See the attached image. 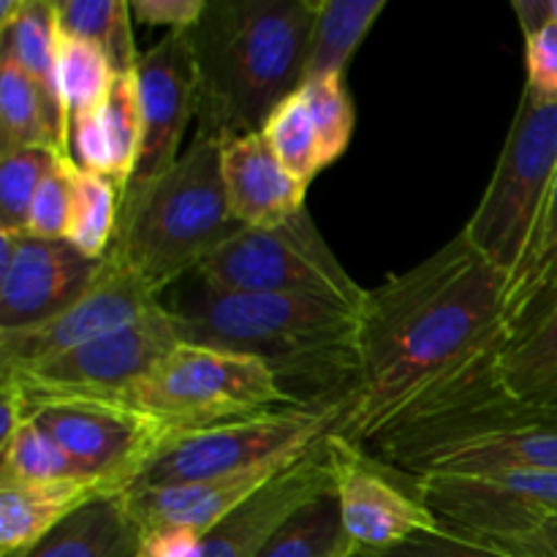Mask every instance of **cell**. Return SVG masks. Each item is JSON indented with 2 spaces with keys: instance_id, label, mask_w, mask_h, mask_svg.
<instances>
[{
  "instance_id": "1",
  "label": "cell",
  "mask_w": 557,
  "mask_h": 557,
  "mask_svg": "<svg viewBox=\"0 0 557 557\" xmlns=\"http://www.w3.org/2000/svg\"><path fill=\"white\" fill-rule=\"evenodd\" d=\"M511 281L462 234L368 292L359 308L357 379L337 435L362 446L495 384L517 337Z\"/></svg>"
},
{
  "instance_id": "2",
  "label": "cell",
  "mask_w": 557,
  "mask_h": 557,
  "mask_svg": "<svg viewBox=\"0 0 557 557\" xmlns=\"http://www.w3.org/2000/svg\"><path fill=\"white\" fill-rule=\"evenodd\" d=\"M163 308L183 343L264 359L281 381L315 384L324 397L346 395L357 379L359 308L294 294L226 292L196 272L169 288Z\"/></svg>"
},
{
  "instance_id": "3",
  "label": "cell",
  "mask_w": 557,
  "mask_h": 557,
  "mask_svg": "<svg viewBox=\"0 0 557 557\" xmlns=\"http://www.w3.org/2000/svg\"><path fill=\"white\" fill-rule=\"evenodd\" d=\"M315 0H207L190 27L199 74V134H259L305 82Z\"/></svg>"
},
{
  "instance_id": "4",
  "label": "cell",
  "mask_w": 557,
  "mask_h": 557,
  "mask_svg": "<svg viewBox=\"0 0 557 557\" xmlns=\"http://www.w3.org/2000/svg\"><path fill=\"white\" fill-rule=\"evenodd\" d=\"M243 228L223 185L221 139L196 134L169 172L125 196L109 256L161 297Z\"/></svg>"
},
{
  "instance_id": "5",
  "label": "cell",
  "mask_w": 557,
  "mask_h": 557,
  "mask_svg": "<svg viewBox=\"0 0 557 557\" xmlns=\"http://www.w3.org/2000/svg\"><path fill=\"white\" fill-rule=\"evenodd\" d=\"M373 449L413 476L557 473V408L517 403L490 384L386 435Z\"/></svg>"
},
{
  "instance_id": "6",
  "label": "cell",
  "mask_w": 557,
  "mask_h": 557,
  "mask_svg": "<svg viewBox=\"0 0 557 557\" xmlns=\"http://www.w3.org/2000/svg\"><path fill=\"white\" fill-rule=\"evenodd\" d=\"M555 172L557 103L522 90L493 177L460 232L511 283L536 243Z\"/></svg>"
},
{
  "instance_id": "7",
  "label": "cell",
  "mask_w": 557,
  "mask_h": 557,
  "mask_svg": "<svg viewBox=\"0 0 557 557\" xmlns=\"http://www.w3.org/2000/svg\"><path fill=\"white\" fill-rule=\"evenodd\" d=\"M120 403L185 435L305 400L283 386L264 359L180 343Z\"/></svg>"
},
{
  "instance_id": "8",
  "label": "cell",
  "mask_w": 557,
  "mask_h": 557,
  "mask_svg": "<svg viewBox=\"0 0 557 557\" xmlns=\"http://www.w3.org/2000/svg\"><path fill=\"white\" fill-rule=\"evenodd\" d=\"M346 413L348 392L194 430L180 435L134 487L207 482L294 462L337 433Z\"/></svg>"
},
{
  "instance_id": "9",
  "label": "cell",
  "mask_w": 557,
  "mask_h": 557,
  "mask_svg": "<svg viewBox=\"0 0 557 557\" xmlns=\"http://www.w3.org/2000/svg\"><path fill=\"white\" fill-rule=\"evenodd\" d=\"M194 272L226 292L335 299L348 308H362L368 297V288L348 275L321 237L308 207L281 226L243 228L212 250Z\"/></svg>"
},
{
  "instance_id": "10",
  "label": "cell",
  "mask_w": 557,
  "mask_h": 557,
  "mask_svg": "<svg viewBox=\"0 0 557 557\" xmlns=\"http://www.w3.org/2000/svg\"><path fill=\"white\" fill-rule=\"evenodd\" d=\"M180 343L177 326L161 302L145 319L112 335L85 343L49 362L0 373V384L14 386L30 408L69 400L120 403L131 386L145 379Z\"/></svg>"
},
{
  "instance_id": "11",
  "label": "cell",
  "mask_w": 557,
  "mask_h": 557,
  "mask_svg": "<svg viewBox=\"0 0 557 557\" xmlns=\"http://www.w3.org/2000/svg\"><path fill=\"white\" fill-rule=\"evenodd\" d=\"M326 462L343 531L357 557L389 553L444 528L424 500L419 476L370 455L368 446L332 433L326 438Z\"/></svg>"
},
{
  "instance_id": "12",
  "label": "cell",
  "mask_w": 557,
  "mask_h": 557,
  "mask_svg": "<svg viewBox=\"0 0 557 557\" xmlns=\"http://www.w3.org/2000/svg\"><path fill=\"white\" fill-rule=\"evenodd\" d=\"M30 417L63 446L82 473L107 493L125 495L180 438L123 403H44Z\"/></svg>"
},
{
  "instance_id": "13",
  "label": "cell",
  "mask_w": 557,
  "mask_h": 557,
  "mask_svg": "<svg viewBox=\"0 0 557 557\" xmlns=\"http://www.w3.org/2000/svg\"><path fill=\"white\" fill-rule=\"evenodd\" d=\"M158 305V294H152L114 256H107L85 294L69 308L27 330L0 332V373L49 362L85 343L112 335L145 319Z\"/></svg>"
},
{
  "instance_id": "14",
  "label": "cell",
  "mask_w": 557,
  "mask_h": 557,
  "mask_svg": "<svg viewBox=\"0 0 557 557\" xmlns=\"http://www.w3.org/2000/svg\"><path fill=\"white\" fill-rule=\"evenodd\" d=\"M136 90L145 136L139 169L125 196L141 190L177 163L185 128L199 112V74L188 30L166 33L141 54L136 65Z\"/></svg>"
},
{
  "instance_id": "15",
  "label": "cell",
  "mask_w": 557,
  "mask_h": 557,
  "mask_svg": "<svg viewBox=\"0 0 557 557\" xmlns=\"http://www.w3.org/2000/svg\"><path fill=\"white\" fill-rule=\"evenodd\" d=\"M101 261L82 256L69 239L0 232V332L36 326L85 294Z\"/></svg>"
},
{
  "instance_id": "16",
  "label": "cell",
  "mask_w": 557,
  "mask_h": 557,
  "mask_svg": "<svg viewBox=\"0 0 557 557\" xmlns=\"http://www.w3.org/2000/svg\"><path fill=\"white\" fill-rule=\"evenodd\" d=\"M330 438V435H326ZM326 438L201 539V557H259L292 515L332 490Z\"/></svg>"
},
{
  "instance_id": "17",
  "label": "cell",
  "mask_w": 557,
  "mask_h": 557,
  "mask_svg": "<svg viewBox=\"0 0 557 557\" xmlns=\"http://www.w3.org/2000/svg\"><path fill=\"white\" fill-rule=\"evenodd\" d=\"M294 462L256 468V471L237 473V476L207 479V482L131 487L125 493V504H128L141 533L188 531L196 536H207L212 528L221 525L228 515L248 504L259 490H264L272 479L281 476Z\"/></svg>"
},
{
  "instance_id": "18",
  "label": "cell",
  "mask_w": 557,
  "mask_h": 557,
  "mask_svg": "<svg viewBox=\"0 0 557 557\" xmlns=\"http://www.w3.org/2000/svg\"><path fill=\"white\" fill-rule=\"evenodd\" d=\"M221 163L228 207L245 228L281 226L308 207V185L288 172L261 131L221 141Z\"/></svg>"
},
{
  "instance_id": "19",
  "label": "cell",
  "mask_w": 557,
  "mask_h": 557,
  "mask_svg": "<svg viewBox=\"0 0 557 557\" xmlns=\"http://www.w3.org/2000/svg\"><path fill=\"white\" fill-rule=\"evenodd\" d=\"M141 109L136 74L117 76L109 96L69 131V156L85 172L107 177L125 196L141 158Z\"/></svg>"
},
{
  "instance_id": "20",
  "label": "cell",
  "mask_w": 557,
  "mask_h": 557,
  "mask_svg": "<svg viewBox=\"0 0 557 557\" xmlns=\"http://www.w3.org/2000/svg\"><path fill=\"white\" fill-rule=\"evenodd\" d=\"M141 544L125 495H107L82 506L20 557H141Z\"/></svg>"
},
{
  "instance_id": "21",
  "label": "cell",
  "mask_w": 557,
  "mask_h": 557,
  "mask_svg": "<svg viewBox=\"0 0 557 557\" xmlns=\"http://www.w3.org/2000/svg\"><path fill=\"white\" fill-rule=\"evenodd\" d=\"M495 384L517 403L557 408V292L517 332L500 357Z\"/></svg>"
},
{
  "instance_id": "22",
  "label": "cell",
  "mask_w": 557,
  "mask_h": 557,
  "mask_svg": "<svg viewBox=\"0 0 557 557\" xmlns=\"http://www.w3.org/2000/svg\"><path fill=\"white\" fill-rule=\"evenodd\" d=\"M101 487H20L0 484V557H20L82 506L107 498Z\"/></svg>"
},
{
  "instance_id": "23",
  "label": "cell",
  "mask_w": 557,
  "mask_h": 557,
  "mask_svg": "<svg viewBox=\"0 0 557 557\" xmlns=\"http://www.w3.org/2000/svg\"><path fill=\"white\" fill-rule=\"evenodd\" d=\"M0 36H3V52L0 54L14 60L30 76V82L41 92L44 107H47L65 150H69V120H65L58 90L60 27L54 0H27L25 14Z\"/></svg>"
},
{
  "instance_id": "24",
  "label": "cell",
  "mask_w": 557,
  "mask_h": 557,
  "mask_svg": "<svg viewBox=\"0 0 557 557\" xmlns=\"http://www.w3.org/2000/svg\"><path fill=\"white\" fill-rule=\"evenodd\" d=\"M386 9V0H315L305 82L346 76L359 44Z\"/></svg>"
},
{
  "instance_id": "25",
  "label": "cell",
  "mask_w": 557,
  "mask_h": 557,
  "mask_svg": "<svg viewBox=\"0 0 557 557\" xmlns=\"http://www.w3.org/2000/svg\"><path fill=\"white\" fill-rule=\"evenodd\" d=\"M0 484H20V487H79V484H92V487H101L76 468V462L65 455L63 446L33 417H27V422L16 430L9 444L0 446Z\"/></svg>"
},
{
  "instance_id": "26",
  "label": "cell",
  "mask_w": 557,
  "mask_h": 557,
  "mask_svg": "<svg viewBox=\"0 0 557 557\" xmlns=\"http://www.w3.org/2000/svg\"><path fill=\"white\" fill-rule=\"evenodd\" d=\"M58 27L63 36L82 38L101 49L117 76L136 74L134 14L125 0H54Z\"/></svg>"
},
{
  "instance_id": "27",
  "label": "cell",
  "mask_w": 557,
  "mask_h": 557,
  "mask_svg": "<svg viewBox=\"0 0 557 557\" xmlns=\"http://www.w3.org/2000/svg\"><path fill=\"white\" fill-rule=\"evenodd\" d=\"M27 147H54L69 156L38 87L14 60L0 54V156Z\"/></svg>"
},
{
  "instance_id": "28",
  "label": "cell",
  "mask_w": 557,
  "mask_h": 557,
  "mask_svg": "<svg viewBox=\"0 0 557 557\" xmlns=\"http://www.w3.org/2000/svg\"><path fill=\"white\" fill-rule=\"evenodd\" d=\"M123 194L107 177L85 172L74 163V207H71L69 239L82 256L103 261L117 237Z\"/></svg>"
},
{
  "instance_id": "29",
  "label": "cell",
  "mask_w": 557,
  "mask_h": 557,
  "mask_svg": "<svg viewBox=\"0 0 557 557\" xmlns=\"http://www.w3.org/2000/svg\"><path fill=\"white\" fill-rule=\"evenodd\" d=\"M259 557H357L343 531L335 493H324L292 515Z\"/></svg>"
},
{
  "instance_id": "30",
  "label": "cell",
  "mask_w": 557,
  "mask_h": 557,
  "mask_svg": "<svg viewBox=\"0 0 557 557\" xmlns=\"http://www.w3.org/2000/svg\"><path fill=\"white\" fill-rule=\"evenodd\" d=\"M114 79L117 74L112 71V63L96 44L60 33L58 90L69 131L74 120L90 114L109 96Z\"/></svg>"
},
{
  "instance_id": "31",
  "label": "cell",
  "mask_w": 557,
  "mask_h": 557,
  "mask_svg": "<svg viewBox=\"0 0 557 557\" xmlns=\"http://www.w3.org/2000/svg\"><path fill=\"white\" fill-rule=\"evenodd\" d=\"M557 292V172L549 190L547 207H544L542 226H539L536 243L525 267L511 283L509 292V319L520 332L549 297Z\"/></svg>"
},
{
  "instance_id": "32",
  "label": "cell",
  "mask_w": 557,
  "mask_h": 557,
  "mask_svg": "<svg viewBox=\"0 0 557 557\" xmlns=\"http://www.w3.org/2000/svg\"><path fill=\"white\" fill-rule=\"evenodd\" d=\"M261 134L270 141L275 156L286 163L288 172L297 174L305 185L313 183L315 174L330 166L324 158V147H321L319 128H315L308 103L299 90L292 92L272 112Z\"/></svg>"
},
{
  "instance_id": "33",
  "label": "cell",
  "mask_w": 557,
  "mask_h": 557,
  "mask_svg": "<svg viewBox=\"0 0 557 557\" xmlns=\"http://www.w3.org/2000/svg\"><path fill=\"white\" fill-rule=\"evenodd\" d=\"M60 158L65 156L54 147H27L0 156V232H25L33 199Z\"/></svg>"
},
{
  "instance_id": "34",
  "label": "cell",
  "mask_w": 557,
  "mask_h": 557,
  "mask_svg": "<svg viewBox=\"0 0 557 557\" xmlns=\"http://www.w3.org/2000/svg\"><path fill=\"white\" fill-rule=\"evenodd\" d=\"M299 92H302L310 117L319 128L326 163H335L351 145L354 125H357V109H354L351 92L346 90V82L343 76L310 79L302 82Z\"/></svg>"
},
{
  "instance_id": "35",
  "label": "cell",
  "mask_w": 557,
  "mask_h": 557,
  "mask_svg": "<svg viewBox=\"0 0 557 557\" xmlns=\"http://www.w3.org/2000/svg\"><path fill=\"white\" fill-rule=\"evenodd\" d=\"M71 207H74V161L65 156L38 188L30 212H27L25 234L38 239H65Z\"/></svg>"
},
{
  "instance_id": "36",
  "label": "cell",
  "mask_w": 557,
  "mask_h": 557,
  "mask_svg": "<svg viewBox=\"0 0 557 557\" xmlns=\"http://www.w3.org/2000/svg\"><path fill=\"white\" fill-rule=\"evenodd\" d=\"M373 557H522L515 553H506V549L493 547L487 542H479V539L466 536L460 531H451V528H441L435 533H424V536L411 539V542L400 544V547L389 549V553H381Z\"/></svg>"
},
{
  "instance_id": "37",
  "label": "cell",
  "mask_w": 557,
  "mask_h": 557,
  "mask_svg": "<svg viewBox=\"0 0 557 557\" xmlns=\"http://www.w3.org/2000/svg\"><path fill=\"white\" fill-rule=\"evenodd\" d=\"M525 90L557 103V25L553 20L525 36Z\"/></svg>"
},
{
  "instance_id": "38",
  "label": "cell",
  "mask_w": 557,
  "mask_h": 557,
  "mask_svg": "<svg viewBox=\"0 0 557 557\" xmlns=\"http://www.w3.org/2000/svg\"><path fill=\"white\" fill-rule=\"evenodd\" d=\"M487 544L522 557H557V511L531 517L515 531L487 539Z\"/></svg>"
},
{
  "instance_id": "39",
  "label": "cell",
  "mask_w": 557,
  "mask_h": 557,
  "mask_svg": "<svg viewBox=\"0 0 557 557\" xmlns=\"http://www.w3.org/2000/svg\"><path fill=\"white\" fill-rule=\"evenodd\" d=\"M207 0H131L134 22L152 27H169V33L190 30L201 20Z\"/></svg>"
},
{
  "instance_id": "40",
  "label": "cell",
  "mask_w": 557,
  "mask_h": 557,
  "mask_svg": "<svg viewBox=\"0 0 557 557\" xmlns=\"http://www.w3.org/2000/svg\"><path fill=\"white\" fill-rule=\"evenodd\" d=\"M141 557H201V539L188 531L141 533Z\"/></svg>"
},
{
  "instance_id": "41",
  "label": "cell",
  "mask_w": 557,
  "mask_h": 557,
  "mask_svg": "<svg viewBox=\"0 0 557 557\" xmlns=\"http://www.w3.org/2000/svg\"><path fill=\"white\" fill-rule=\"evenodd\" d=\"M511 9H515L517 20H520L522 36L539 30V27L549 22V0H515Z\"/></svg>"
},
{
  "instance_id": "42",
  "label": "cell",
  "mask_w": 557,
  "mask_h": 557,
  "mask_svg": "<svg viewBox=\"0 0 557 557\" xmlns=\"http://www.w3.org/2000/svg\"><path fill=\"white\" fill-rule=\"evenodd\" d=\"M27 9V0H0V33L9 30Z\"/></svg>"
},
{
  "instance_id": "43",
  "label": "cell",
  "mask_w": 557,
  "mask_h": 557,
  "mask_svg": "<svg viewBox=\"0 0 557 557\" xmlns=\"http://www.w3.org/2000/svg\"><path fill=\"white\" fill-rule=\"evenodd\" d=\"M549 20L557 25V0H549Z\"/></svg>"
}]
</instances>
